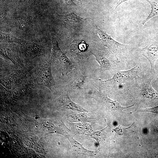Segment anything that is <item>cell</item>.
<instances>
[{"label":"cell","instance_id":"obj_1","mask_svg":"<svg viewBox=\"0 0 158 158\" xmlns=\"http://www.w3.org/2000/svg\"><path fill=\"white\" fill-rule=\"evenodd\" d=\"M140 66L136 65L131 69L116 72L112 78L105 80H98L106 87L114 88L121 86L124 84L126 86L144 73L142 72Z\"/></svg>","mask_w":158,"mask_h":158},{"label":"cell","instance_id":"obj_2","mask_svg":"<svg viewBox=\"0 0 158 158\" xmlns=\"http://www.w3.org/2000/svg\"><path fill=\"white\" fill-rule=\"evenodd\" d=\"M51 61L44 62L36 71V79L38 83L47 87L50 90L55 85L51 69Z\"/></svg>","mask_w":158,"mask_h":158},{"label":"cell","instance_id":"obj_3","mask_svg":"<svg viewBox=\"0 0 158 158\" xmlns=\"http://www.w3.org/2000/svg\"><path fill=\"white\" fill-rule=\"evenodd\" d=\"M51 61L58 67L63 75L71 72L75 67L66 54L60 49L52 52Z\"/></svg>","mask_w":158,"mask_h":158},{"label":"cell","instance_id":"obj_4","mask_svg":"<svg viewBox=\"0 0 158 158\" xmlns=\"http://www.w3.org/2000/svg\"><path fill=\"white\" fill-rule=\"evenodd\" d=\"M93 87L94 94L100 100L102 103L108 109L114 111L122 112L123 110L134 106L135 103L127 107L121 106L116 100H113L109 98L106 94L102 91L100 89L97 87V86Z\"/></svg>","mask_w":158,"mask_h":158},{"label":"cell","instance_id":"obj_5","mask_svg":"<svg viewBox=\"0 0 158 158\" xmlns=\"http://www.w3.org/2000/svg\"><path fill=\"white\" fill-rule=\"evenodd\" d=\"M141 54L149 62L151 71L156 73L154 68L155 63L158 59V41L153 40L145 47L140 49Z\"/></svg>","mask_w":158,"mask_h":158},{"label":"cell","instance_id":"obj_6","mask_svg":"<svg viewBox=\"0 0 158 158\" xmlns=\"http://www.w3.org/2000/svg\"><path fill=\"white\" fill-rule=\"evenodd\" d=\"M85 64H81L78 68L73 71L69 83L71 90L81 89L85 83L87 77Z\"/></svg>","mask_w":158,"mask_h":158},{"label":"cell","instance_id":"obj_7","mask_svg":"<svg viewBox=\"0 0 158 158\" xmlns=\"http://www.w3.org/2000/svg\"><path fill=\"white\" fill-rule=\"evenodd\" d=\"M0 45V54L1 55L9 60L15 65L20 64L17 47L10 44H1Z\"/></svg>","mask_w":158,"mask_h":158},{"label":"cell","instance_id":"obj_8","mask_svg":"<svg viewBox=\"0 0 158 158\" xmlns=\"http://www.w3.org/2000/svg\"><path fill=\"white\" fill-rule=\"evenodd\" d=\"M27 73V70L20 66L17 70L2 79L1 83L5 87H11L19 80L25 77Z\"/></svg>","mask_w":158,"mask_h":158},{"label":"cell","instance_id":"obj_9","mask_svg":"<svg viewBox=\"0 0 158 158\" xmlns=\"http://www.w3.org/2000/svg\"><path fill=\"white\" fill-rule=\"evenodd\" d=\"M71 143L70 149L76 156L81 157H95L97 152L96 151H91L84 148L80 143L73 139L72 137L68 138Z\"/></svg>","mask_w":158,"mask_h":158},{"label":"cell","instance_id":"obj_10","mask_svg":"<svg viewBox=\"0 0 158 158\" xmlns=\"http://www.w3.org/2000/svg\"><path fill=\"white\" fill-rule=\"evenodd\" d=\"M59 104L67 109H71L81 112H88V111L82 107L73 102L70 99L68 91L65 92L59 98Z\"/></svg>","mask_w":158,"mask_h":158},{"label":"cell","instance_id":"obj_11","mask_svg":"<svg viewBox=\"0 0 158 158\" xmlns=\"http://www.w3.org/2000/svg\"><path fill=\"white\" fill-rule=\"evenodd\" d=\"M43 49V46L41 44L33 42H28L24 49V54L27 58L32 59L41 55Z\"/></svg>","mask_w":158,"mask_h":158},{"label":"cell","instance_id":"obj_12","mask_svg":"<svg viewBox=\"0 0 158 158\" xmlns=\"http://www.w3.org/2000/svg\"><path fill=\"white\" fill-rule=\"evenodd\" d=\"M92 124L85 122L70 123L71 132L78 134L90 135L93 132Z\"/></svg>","mask_w":158,"mask_h":158},{"label":"cell","instance_id":"obj_13","mask_svg":"<svg viewBox=\"0 0 158 158\" xmlns=\"http://www.w3.org/2000/svg\"><path fill=\"white\" fill-rule=\"evenodd\" d=\"M68 120L71 122H86L92 124L95 123V118L89 117L84 113H75L68 116Z\"/></svg>","mask_w":158,"mask_h":158},{"label":"cell","instance_id":"obj_14","mask_svg":"<svg viewBox=\"0 0 158 158\" xmlns=\"http://www.w3.org/2000/svg\"><path fill=\"white\" fill-rule=\"evenodd\" d=\"M25 42L23 39L18 38L11 34L1 32V43H16L21 44L25 43Z\"/></svg>","mask_w":158,"mask_h":158},{"label":"cell","instance_id":"obj_15","mask_svg":"<svg viewBox=\"0 0 158 158\" xmlns=\"http://www.w3.org/2000/svg\"><path fill=\"white\" fill-rule=\"evenodd\" d=\"M57 17L68 23H79L86 20L77 16L73 13L65 15H61L56 13Z\"/></svg>","mask_w":158,"mask_h":158},{"label":"cell","instance_id":"obj_16","mask_svg":"<svg viewBox=\"0 0 158 158\" xmlns=\"http://www.w3.org/2000/svg\"><path fill=\"white\" fill-rule=\"evenodd\" d=\"M150 4L151 10L148 16L142 22L141 25L143 26L153 17L158 15V0H146Z\"/></svg>","mask_w":158,"mask_h":158},{"label":"cell","instance_id":"obj_17","mask_svg":"<svg viewBox=\"0 0 158 158\" xmlns=\"http://www.w3.org/2000/svg\"><path fill=\"white\" fill-rule=\"evenodd\" d=\"M108 126L99 131L93 132L90 135V137L95 140L99 147L100 144L105 139Z\"/></svg>","mask_w":158,"mask_h":158},{"label":"cell","instance_id":"obj_18","mask_svg":"<svg viewBox=\"0 0 158 158\" xmlns=\"http://www.w3.org/2000/svg\"><path fill=\"white\" fill-rule=\"evenodd\" d=\"M134 122L129 127H123L120 125L115 128H112V129L115 132L116 135H122L126 133L132 128L134 124Z\"/></svg>","mask_w":158,"mask_h":158},{"label":"cell","instance_id":"obj_19","mask_svg":"<svg viewBox=\"0 0 158 158\" xmlns=\"http://www.w3.org/2000/svg\"><path fill=\"white\" fill-rule=\"evenodd\" d=\"M154 68L157 74V78L152 81V85L154 89L158 92V59L155 62Z\"/></svg>","mask_w":158,"mask_h":158},{"label":"cell","instance_id":"obj_20","mask_svg":"<svg viewBox=\"0 0 158 158\" xmlns=\"http://www.w3.org/2000/svg\"><path fill=\"white\" fill-rule=\"evenodd\" d=\"M139 112H147L155 113L158 114V105L150 108L142 109L138 111Z\"/></svg>","mask_w":158,"mask_h":158},{"label":"cell","instance_id":"obj_21","mask_svg":"<svg viewBox=\"0 0 158 158\" xmlns=\"http://www.w3.org/2000/svg\"><path fill=\"white\" fill-rule=\"evenodd\" d=\"M64 3L68 5H74V3L72 0H62Z\"/></svg>","mask_w":158,"mask_h":158},{"label":"cell","instance_id":"obj_22","mask_svg":"<svg viewBox=\"0 0 158 158\" xmlns=\"http://www.w3.org/2000/svg\"><path fill=\"white\" fill-rule=\"evenodd\" d=\"M128 0H119L116 4L115 9H116L117 7L121 3Z\"/></svg>","mask_w":158,"mask_h":158},{"label":"cell","instance_id":"obj_23","mask_svg":"<svg viewBox=\"0 0 158 158\" xmlns=\"http://www.w3.org/2000/svg\"><path fill=\"white\" fill-rule=\"evenodd\" d=\"M78 2L81 4L86 3L90 1V0H77Z\"/></svg>","mask_w":158,"mask_h":158},{"label":"cell","instance_id":"obj_24","mask_svg":"<svg viewBox=\"0 0 158 158\" xmlns=\"http://www.w3.org/2000/svg\"><path fill=\"white\" fill-rule=\"evenodd\" d=\"M156 130L158 133V125H157L156 126Z\"/></svg>","mask_w":158,"mask_h":158},{"label":"cell","instance_id":"obj_25","mask_svg":"<svg viewBox=\"0 0 158 158\" xmlns=\"http://www.w3.org/2000/svg\"><path fill=\"white\" fill-rule=\"evenodd\" d=\"M157 157H158V153L157 154Z\"/></svg>","mask_w":158,"mask_h":158}]
</instances>
